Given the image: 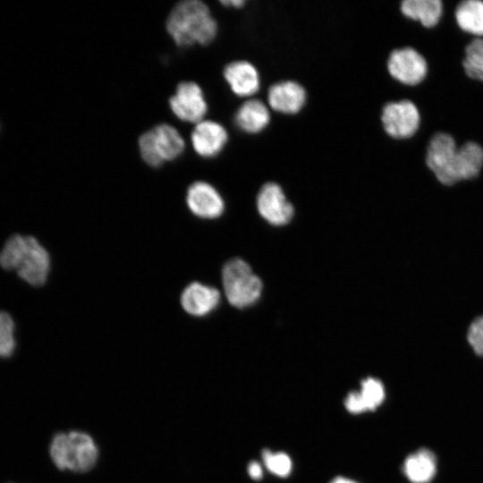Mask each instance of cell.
Returning <instances> with one entry per match:
<instances>
[{
  "label": "cell",
  "instance_id": "cell-19",
  "mask_svg": "<svg viewBox=\"0 0 483 483\" xmlns=\"http://www.w3.org/2000/svg\"><path fill=\"white\" fill-rule=\"evenodd\" d=\"M455 18L460 28L477 36H483V2L466 0L455 10Z\"/></svg>",
  "mask_w": 483,
  "mask_h": 483
},
{
  "label": "cell",
  "instance_id": "cell-23",
  "mask_svg": "<svg viewBox=\"0 0 483 483\" xmlns=\"http://www.w3.org/2000/svg\"><path fill=\"white\" fill-rule=\"evenodd\" d=\"M360 394L365 402L367 411L375 410L384 401V386L380 380L368 377L361 382Z\"/></svg>",
  "mask_w": 483,
  "mask_h": 483
},
{
  "label": "cell",
  "instance_id": "cell-16",
  "mask_svg": "<svg viewBox=\"0 0 483 483\" xmlns=\"http://www.w3.org/2000/svg\"><path fill=\"white\" fill-rule=\"evenodd\" d=\"M270 121V114L266 105L258 100L250 99L244 102L237 110L234 116L235 124L248 133H257L264 130Z\"/></svg>",
  "mask_w": 483,
  "mask_h": 483
},
{
  "label": "cell",
  "instance_id": "cell-26",
  "mask_svg": "<svg viewBox=\"0 0 483 483\" xmlns=\"http://www.w3.org/2000/svg\"><path fill=\"white\" fill-rule=\"evenodd\" d=\"M345 407L352 413H360L367 411L360 392H352L348 394L345 399Z\"/></svg>",
  "mask_w": 483,
  "mask_h": 483
},
{
  "label": "cell",
  "instance_id": "cell-14",
  "mask_svg": "<svg viewBox=\"0 0 483 483\" xmlns=\"http://www.w3.org/2000/svg\"><path fill=\"white\" fill-rule=\"evenodd\" d=\"M267 98L274 110L284 114H296L305 104L306 92L299 83L285 80L272 85Z\"/></svg>",
  "mask_w": 483,
  "mask_h": 483
},
{
  "label": "cell",
  "instance_id": "cell-11",
  "mask_svg": "<svg viewBox=\"0 0 483 483\" xmlns=\"http://www.w3.org/2000/svg\"><path fill=\"white\" fill-rule=\"evenodd\" d=\"M50 270V257L47 250L33 236H29L27 250L17 268L18 275L33 286L45 284Z\"/></svg>",
  "mask_w": 483,
  "mask_h": 483
},
{
  "label": "cell",
  "instance_id": "cell-8",
  "mask_svg": "<svg viewBox=\"0 0 483 483\" xmlns=\"http://www.w3.org/2000/svg\"><path fill=\"white\" fill-rule=\"evenodd\" d=\"M389 73L407 85L419 83L427 74V62L424 57L411 47L394 50L388 58Z\"/></svg>",
  "mask_w": 483,
  "mask_h": 483
},
{
  "label": "cell",
  "instance_id": "cell-20",
  "mask_svg": "<svg viewBox=\"0 0 483 483\" xmlns=\"http://www.w3.org/2000/svg\"><path fill=\"white\" fill-rule=\"evenodd\" d=\"M28 244L29 236L14 234L9 237L0 251V267L5 270H17Z\"/></svg>",
  "mask_w": 483,
  "mask_h": 483
},
{
  "label": "cell",
  "instance_id": "cell-4",
  "mask_svg": "<svg viewBox=\"0 0 483 483\" xmlns=\"http://www.w3.org/2000/svg\"><path fill=\"white\" fill-rule=\"evenodd\" d=\"M223 287L229 303L235 308L252 305L262 291L260 279L250 265L241 258L227 261L222 270Z\"/></svg>",
  "mask_w": 483,
  "mask_h": 483
},
{
  "label": "cell",
  "instance_id": "cell-25",
  "mask_svg": "<svg viewBox=\"0 0 483 483\" xmlns=\"http://www.w3.org/2000/svg\"><path fill=\"white\" fill-rule=\"evenodd\" d=\"M467 338L474 352L478 355H483V315L472 321L468 330Z\"/></svg>",
  "mask_w": 483,
  "mask_h": 483
},
{
  "label": "cell",
  "instance_id": "cell-17",
  "mask_svg": "<svg viewBox=\"0 0 483 483\" xmlns=\"http://www.w3.org/2000/svg\"><path fill=\"white\" fill-rule=\"evenodd\" d=\"M436 471V461L434 453L427 449H420L408 456L404 462L403 472L411 483H428Z\"/></svg>",
  "mask_w": 483,
  "mask_h": 483
},
{
  "label": "cell",
  "instance_id": "cell-2",
  "mask_svg": "<svg viewBox=\"0 0 483 483\" xmlns=\"http://www.w3.org/2000/svg\"><path fill=\"white\" fill-rule=\"evenodd\" d=\"M165 27L175 44L182 47L208 45L217 32V23L209 8L199 0L176 4L168 14Z\"/></svg>",
  "mask_w": 483,
  "mask_h": 483
},
{
  "label": "cell",
  "instance_id": "cell-21",
  "mask_svg": "<svg viewBox=\"0 0 483 483\" xmlns=\"http://www.w3.org/2000/svg\"><path fill=\"white\" fill-rule=\"evenodd\" d=\"M462 64L469 77L483 81V38H476L466 46Z\"/></svg>",
  "mask_w": 483,
  "mask_h": 483
},
{
  "label": "cell",
  "instance_id": "cell-5",
  "mask_svg": "<svg viewBox=\"0 0 483 483\" xmlns=\"http://www.w3.org/2000/svg\"><path fill=\"white\" fill-rule=\"evenodd\" d=\"M185 142L174 126L160 123L142 133L139 139L140 154L144 162L158 167L177 158L183 152Z\"/></svg>",
  "mask_w": 483,
  "mask_h": 483
},
{
  "label": "cell",
  "instance_id": "cell-10",
  "mask_svg": "<svg viewBox=\"0 0 483 483\" xmlns=\"http://www.w3.org/2000/svg\"><path fill=\"white\" fill-rule=\"evenodd\" d=\"M186 203L194 216L203 219L217 218L225 209L220 193L214 186L203 181L195 182L188 187Z\"/></svg>",
  "mask_w": 483,
  "mask_h": 483
},
{
  "label": "cell",
  "instance_id": "cell-12",
  "mask_svg": "<svg viewBox=\"0 0 483 483\" xmlns=\"http://www.w3.org/2000/svg\"><path fill=\"white\" fill-rule=\"evenodd\" d=\"M191 139L193 149L198 155L203 157H213L225 146L228 134L219 123L202 120L195 124Z\"/></svg>",
  "mask_w": 483,
  "mask_h": 483
},
{
  "label": "cell",
  "instance_id": "cell-29",
  "mask_svg": "<svg viewBox=\"0 0 483 483\" xmlns=\"http://www.w3.org/2000/svg\"><path fill=\"white\" fill-rule=\"evenodd\" d=\"M331 483H357L353 480H351V479H345V478H342V477H339V478H336L335 479H333L331 481Z\"/></svg>",
  "mask_w": 483,
  "mask_h": 483
},
{
  "label": "cell",
  "instance_id": "cell-18",
  "mask_svg": "<svg viewBox=\"0 0 483 483\" xmlns=\"http://www.w3.org/2000/svg\"><path fill=\"white\" fill-rule=\"evenodd\" d=\"M402 13L413 20H419L425 27L436 25L442 13L439 0H405L401 4Z\"/></svg>",
  "mask_w": 483,
  "mask_h": 483
},
{
  "label": "cell",
  "instance_id": "cell-13",
  "mask_svg": "<svg viewBox=\"0 0 483 483\" xmlns=\"http://www.w3.org/2000/svg\"><path fill=\"white\" fill-rule=\"evenodd\" d=\"M182 309L194 317L211 313L220 302V293L215 287L193 282L187 285L181 295Z\"/></svg>",
  "mask_w": 483,
  "mask_h": 483
},
{
  "label": "cell",
  "instance_id": "cell-3",
  "mask_svg": "<svg viewBox=\"0 0 483 483\" xmlns=\"http://www.w3.org/2000/svg\"><path fill=\"white\" fill-rule=\"evenodd\" d=\"M51 459L62 470L86 472L97 460L98 450L93 438L80 431L55 434L49 446Z\"/></svg>",
  "mask_w": 483,
  "mask_h": 483
},
{
  "label": "cell",
  "instance_id": "cell-7",
  "mask_svg": "<svg viewBox=\"0 0 483 483\" xmlns=\"http://www.w3.org/2000/svg\"><path fill=\"white\" fill-rule=\"evenodd\" d=\"M382 123L388 135L395 139H405L417 131L419 114L410 100L390 102L383 108Z\"/></svg>",
  "mask_w": 483,
  "mask_h": 483
},
{
  "label": "cell",
  "instance_id": "cell-6",
  "mask_svg": "<svg viewBox=\"0 0 483 483\" xmlns=\"http://www.w3.org/2000/svg\"><path fill=\"white\" fill-rule=\"evenodd\" d=\"M174 114L183 122L198 123L203 120L208 105L199 85L194 81H182L169 99Z\"/></svg>",
  "mask_w": 483,
  "mask_h": 483
},
{
  "label": "cell",
  "instance_id": "cell-22",
  "mask_svg": "<svg viewBox=\"0 0 483 483\" xmlns=\"http://www.w3.org/2000/svg\"><path fill=\"white\" fill-rule=\"evenodd\" d=\"M15 324L12 316L0 310V357H10L16 347Z\"/></svg>",
  "mask_w": 483,
  "mask_h": 483
},
{
  "label": "cell",
  "instance_id": "cell-15",
  "mask_svg": "<svg viewBox=\"0 0 483 483\" xmlns=\"http://www.w3.org/2000/svg\"><path fill=\"white\" fill-rule=\"evenodd\" d=\"M224 77L232 91L239 97L255 94L259 88V75L253 64L247 61H234L224 70Z\"/></svg>",
  "mask_w": 483,
  "mask_h": 483
},
{
  "label": "cell",
  "instance_id": "cell-24",
  "mask_svg": "<svg viewBox=\"0 0 483 483\" xmlns=\"http://www.w3.org/2000/svg\"><path fill=\"white\" fill-rule=\"evenodd\" d=\"M263 459L267 468L279 477H286L292 470V461L284 453L265 451Z\"/></svg>",
  "mask_w": 483,
  "mask_h": 483
},
{
  "label": "cell",
  "instance_id": "cell-9",
  "mask_svg": "<svg viewBox=\"0 0 483 483\" xmlns=\"http://www.w3.org/2000/svg\"><path fill=\"white\" fill-rule=\"evenodd\" d=\"M260 216L275 225L287 224L293 216V207L287 200L281 187L275 182L264 184L257 198Z\"/></svg>",
  "mask_w": 483,
  "mask_h": 483
},
{
  "label": "cell",
  "instance_id": "cell-27",
  "mask_svg": "<svg viewBox=\"0 0 483 483\" xmlns=\"http://www.w3.org/2000/svg\"><path fill=\"white\" fill-rule=\"evenodd\" d=\"M248 472L253 479H258L262 477V469L256 462H252L249 464Z\"/></svg>",
  "mask_w": 483,
  "mask_h": 483
},
{
  "label": "cell",
  "instance_id": "cell-28",
  "mask_svg": "<svg viewBox=\"0 0 483 483\" xmlns=\"http://www.w3.org/2000/svg\"><path fill=\"white\" fill-rule=\"evenodd\" d=\"M221 4L226 6H233V7H241L245 4V1L243 0H226V1H221Z\"/></svg>",
  "mask_w": 483,
  "mask_h": 483
},
{
  "label": "cell",
  "instance_id": "cell-1",
  "mask_svg": "<svg viewBox=\"0 0 483 483\" xmlns=\"http://www.w3.org/2000/svg\"><path fill=\"white\" fill-rule=\"evenodd\" d=\"M426 162L441 183L452 185L479 174L483 165V148L473 141L458 148L451 135L437 132L428 146Z\"/></svg>",
  "mask_w": 483,
  "mask_h": 483
}]
</instances>
